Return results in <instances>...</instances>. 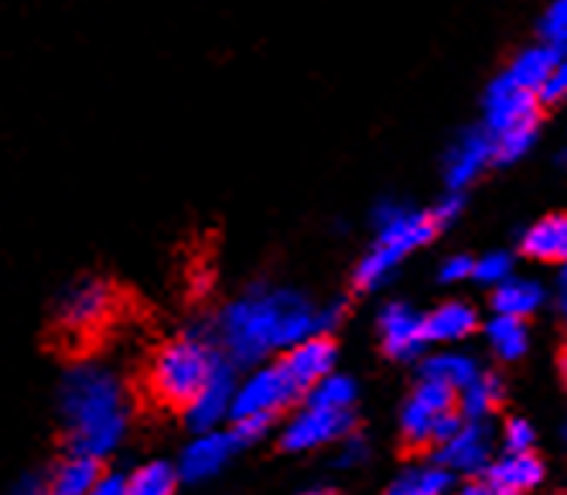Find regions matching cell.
<instances>
[{"label": "cell", "instance_id": "6da1fadb", "mask_svg": "<svg viewBox=\"0 0 567 495\" xmlns=\"http://www.w3.org/2000/svg\"><path fill=\"white\" fill-rule=\"evenodd\" d=\"M318 332H326V314L295 291H254L233 301L219 318V339L239 365L264 359L270 349H291Z\"/></svg>", "mask_w": 567, "mask_h": 495}, {"label": "cell", "instance_id": "7a4b0ae2", "mask_svg": "<svg viewBox=\"0 0 567 495\" xmlns=\"http://www.w3.org/2000/svg\"><path fill=\"white\" fill-rule=\"evenodd\" d=\"M62 414L69 447L100 458L127 431V396L106 369H75L62 386Z\"/></svg>", "mask_w": 567, "mask_h": 495}, {"label": "cell", "instance_id": "3957f363", "mask_svg": "<svg viewBox=\"0 0 567 495\" xmlns=\"http://www.w3.org/2000/svg\"><path fill=\"white\" fill-rule=\"evenodd\" d=\"M373 223H377L380 243H377V250L362 257V264L355 267V283L362 291L380 287L403 264V257L421 250V246L431 243V236L441 229L434 213H414L400 202H380Z\"/></svg>", "mask_w": 567, "mask_h": 495}, {"label": "cell", "instance_id": "277c9868", "mask_svg": "<svg viewBox=\"0 0 567 495\" xmlns=\"http://www.w3.org/2000/svg\"><path fill=\"white\" fill-rule=\"evenodd\" d=\"M216 362H219V352L209 349V342H202L198 336H185V339L161 346L147 365V377H144L151 400L185 414L188 403L213 377Z\"/></svg>", "mask_w": 567, "mask_h": 495}, {"label": "cell", "instance_id": "5b68a950", "mask_svg": "<svg viewBox=\"0 0 567 495\" xmlns=\"http://www.w3.org/2000/svg\"><path fill=\"white\" fill-rule=\"evenodd\" d=\"M120 314V287L103 280V277H86L79 280L72 291L62 298L59 314H55V342L86 352L100 336L106 332V324Z\"/></svg>", "mask_w": 567, "mask_h": 495}, {"label": "cell", "instance_id": "8992f818", "mask_svg": "<svg viewBox=\"0 0 567 495\" xmlns=\"http://www.w3.org/2000/svg\"><path fill=\"white\" fill-rule=\"evenodd\" d=\"M305 390L295 383V377L284 369V362H274L260 373H254L233 396L229 417H247V414H280L284 406H291Z\"/></svg>", "mask_w": 567, "mask_h": 495}, {"label": "cell", "instance_id": "52a82bcc", "mask_svg": "<svg viewBox=\"0 0 567 495\" xmlns=\"http://www.w3.org/2000/svg\"><path fill=\"white\" fill-rule=\"evenodd\" d=\"M485 120H489V134H509L519 127H537L540 120V96L516 86L509 75L496 79L489 93H485Z\"/></svg>", "mask_w": 567, "mask_h": 495}, {"label": "cell", "instance_id": "ba28073f", "mask_svg": "<svg viewBox=\"0 0 567 495\" xmlns=\"http://www.w3.org/2000/svg\"><path fill=\"white\" fill-rule=\"evenodd\" d=\"M352 410H329V406H315L308 403L301 414L284 427L280 447L284 451H311L321 447L336 437H346L352 431Z\"/></svg>", "mask_w": 567, "mask_h": 495}, {"label": "cell", "instance_id": "9c48e42d", "mask_svg": "<svg viewBox=\"0 0 567 495\" xmlns=\"http://www.w3.org/2000/svg\"><path fill=\"white\" fill-rule=\"evenodd\" d=\"M489 455H493L489 424H485V421H465L455 437L437 444L434 462L449 465L452 472H462V475H482L485 468H489Z\"/></svg>", "mask_w": 567, "mask_h": 495}, {"label": "cell", "instance_id": "30bf717a", "mask_svg": "<svg viewBox=\"0 0 567 495\" xmlns=\"http://www.w3.org/2000/svg\"><path fill=\"white\" fill-rule=\"evenodd\" d=\"M380 336H383V349L390 359H400V362H411L424 352L427 346V328H424V318L411 308V305H386L380 311Z\"/></svg>", "mask_w": 567, "mask_h": 495}, {"label": "cell", "instance_id": "8fae6325", "mask_svg": "<svg viewBox=\"0 0 567 495\" xmlns=\"http://www.w3.org/2000/svg\"><path fill=\"white\" fill-rule=\"evenodd\" d=\"M236 396V377L229 362H216L213 377L206 380V386L198 390V396L188 403L185 417L195 431H213L223 417H229V406Z\"/></svg>", "mask_w": 567, "mask_h": 495}, {"label": "cell", "instance_id": "7c38bea8", "mask_svg": "<svg viewBox=\"0 0 567 495\" xmlns=\"http://www.w3.org/2000/svg\"><path fill=\"white\" fill-rule=\"evenodd\" d=\"M236 447H243V444H239V437L233 431H198V437L185 447L178 475L185 482L213 478L236 455Z\"/></svg>", "mask_w": 567, "mask_h": 495}, {"label": "cell", "instance_id": "4fadbf2b", "mask_svg": "<svg viewBox=\"0 0 567 495\" xmlns=\"http://www.w3.org/2000/svg\"><path fill=\"white\" fill-rule=\"evenodd\" d=\"M489 161H496V141H493V134L468 131L465 137L455 141V147L449 151V157H444V182H449L458 192L468 182H475L478 172Z\"/></svg>", "mask_w": 567, "mask_h": 495}, {"label": "cell", "instance_id": "5bb4252c", "mask_svg": "<svg viewBox=\"0 0 567 495\" xmlns=\"http://www.w3.org/2000/svg\"><path fill=\"white\" fill-rule=\"evenodd\" d=\"M280 362L295 377V383L308 393L321 377L336 373V346L318 332V336H308V339L295 342L291 352L284 355Z\"/></svg>", "mask_w": 567, "mask_h": 495}, {"label": "cell", "instance_id": "9a60e30c", "mask_svg": "<svg viewBox=\"0 0 567 495\" xmlns=\"http://www.w3.org/2000/svg\"><path fill=\"white\" fill-rule=\"evenodd\" d=\"M544 482V462L530 451H506V458L485 468V492H499V495H516V492H530Z\"/></svg>", "mask_w": 567, "mask_h": 495}, {"label": "cell", "instance_id": "2e32d148", "mask_svg": "<svg viewBox=\"0 0 567 495\" xmlns=\"http://www.w3.org/2000/svg\"><path fill=\"white\" fill-rule=\"evenodd\" d=\"M475 324H478L475 308L465 301H449L424 318L427 342H462L475 332Z\"/></svg>", "mask_w": 567, "mask_h": 495}, {"label": "cell", "instance_id": "e0dca14e", "mask_svg": "<svg viewBox=\"0 0 567 495\" xmlns=\"http://www.w3.org/2000/svg\"><path fill=\"white\" fill-rule=\"evenodd\" d=\"M523 254L544 264H564L567 260V216H550V219H540L534 229H526Z\"/></svg>", "mask_w": 567, "mask_h": 495}, {"label": "cell", "instance_id": "ac0fdd59", "mask_svg": "<svg viewBox=\"0 0 567 495\" xmlns=\"http://www.w3.org/2000/svg\"><path fill=\"white\" fill-rule=\"evenodd\" d=\"M100 475H103V465H100L96 455H83V451H72V455L52 475V492H59V495L96 492Z\"/></svg>", "mask_w": 567, "mask_h": 495}, {"label": "cell", "instance_id": "d6986e66", "mask_svg": "<svg viewBox=\"0 0 567 495\" xmlns=\"http://www.w3.org/2000/svg\"><path fill=\"white\" fill-rule=\"evenodd\" d=\"M544 305V287L534 280H519L509 277L503 283H496V295H493V308L496 314H513V318H530L534 311H540Z\"/></svg>", "mask_w": 567, "mask_h": 495}, {"label": "cell", "instance_id": "ffe728a7", "mask_svg": "<svg viewBox=\"0 0 567 495\" xmlns=\"http://www.w3.org/2000/svg\"><path fill=\"white\" fill-rule=\"evenodd\" d=\"M560 59V49H554L550 41L547 45H537V49H526L523 55H516V62L509 65V79L516 82V86L530 90V93H540V86L550 79L554 65Z\"/></svg>", "mask_w": 567, "mask_h": 495}, {"label": "cell", "instance_id": "44dd1931", "mask_svg": "<svg viewBox=\"0 0 567 495\" xmlns=\"http://www.w3.org/2000/svg\"><path fill=\"white\" fill-rule=\"evenodd\" d=\"M455 485V472L441 462H431V465H417V468H408L396 482H393V495H441Z\"/></svg>", "mask_w": 567, "mask_h": 495}, {"label": "cell", "instance_id": "7402d4cb", "mask_svg": "<svg viewBox=\"0 0 567 495\" xmlns=\"http://www.w3.org/2000/svg\"><path fill=\"white\" fill-rule=\"evenodd\" d=\"M503 400V383L489 373H478L472 383H465L458 390V406L465 421H485L496 410V403Z\"/></svg>", "mask_w": 567, "mask_h": 495}, {"label": "cell", "instance_id": "603a6c76", "mask_svg": "<svg viewBox=\"0 0 567 495\" xmlns=\"http://www.w3.org/2000/svg\"><path fill=\"white\" fill-rule=\"evenodd\" d=\"M485 336H489V346L499 359L506 362H516L526 346H530V336H526V324L523 318H513V314H499L489 321V328H485Z\"/></svg>", "mask_w": 567, "mask_h": 495}, {"label": "cell", "instance_id": "cb8c5ba5", "mask_svg": "<svg viewBox=\"0 0 567 495\" xmlns=\"http://www.w3.org/2000/svg\"><path fill=\"white\" fill-rule=\"evenodd\" d=\"M421 373H424V377H434V380H444V383H452L455 390H462L465 383H472V380L478 377V365H475V359H468V355L441 352V355L424 359Z\"/></svg>", "mask_w": 567, "mask_h": 495}, {"label": "cell", "instance_id": "d4e9b609", "mask_svg": "<svg viewBox=\"0 0 567 495\" xmlns=\"http://www.w3.org/2000/svg\"><path fill=\"white\" fill-rule=\"evenodd\" d=\"M308 403L315 406H329V410H352L355 403V383L349 377H321L311 390H308Z\"/></svg>", "mask_w": 567, "mask_h": 495}, {"label": "cell", "instance_id": "484cf974", "mask_svg": "<svg viewBox=\"0 0 567 495\" xmlns=\"http://www.w3.org/2000/svg\"><path fill=\"white\" fill-rule=\"evenodd\" d=\"M178 472L168 462H151L131 475V492L134 495H168L178 485Z\"/></svg>", "mask_w": 567, "mask_h": 495}, {"label": "cell", "instance_id": "4316f807", "mask_svg": "<svg viewBox=\"0 0 567 495\" xmlns=\"http://www.w3.org/2000/svg\"><path fill=\"white\" fill-rule=\"evenodd\" d=\"M455 393H458V390H455L452 383L434 380V377H421V383H417V390H414L411 400H417L424 410H431V414L437 417V414H444V410H452Z\"/></svg>", "mask_w": 567, "mask_h": 495}, {"label": "cell", "instance_id": "83f0119b", "mask_svg": "<svg viewBox=\"0 0 567 495\" xmlns=\"http://www.w3.org/2000/svg\"><path fill=\"white\" fill-rule=\"evenodd\" d=\"M400 431H403V441L421 447V444H431V427H434V414L431 410H424L417 400H411L408 406H403V417H400Z\"/></svg>", "mask_w": 567, "mask_h": 495}, {"label": "cell", "instance_id": "f1b7e54d", "mask_svg": "<svg viewBox=\"0 0 567 495\" xmlns=\"http://www.w3.org/2000/svg\"><path fill=\"white\" fill-rule=\"evenodd\" d=\"M493 141H496V161L509 164V161H519L526 151L534 147V141H537V127H519V131L499 134V137H493Z\"/></svg>", "mask_w": 567, "mask_h": 495}, {"label": "cell", "instance_id": "f546056e", "mask_svg": "<svg viewBox=\"0 0 567 495\" xmlns=\"http://www.w3.org/2000/svg\"><path fill=\"white\" fill-rule=\"evenodd\" d=\"M540 34L554 49L567 52V0H554L547 8V14L540 18Z\"/></svg>", "mask_w": 567, "mask_h": 495}, {"label": "cell", "instance_id": "4dcf8cb0", "mask_svg": "<svg viewBox=\"0 0 567 495\" xmlns=\"http://www.w3.org/2000/svg\"><path fill=\"white\" fill-rule=\"evenodd\" d=\"M472 277H475L478 283H485V287H496V283H503V280H509V277H513V260H509V254H485L482 260H475Z\"/></svg>", "mask_w": 567, "mask_h": 495}, {"label": "cell", "instance_id": "1f68e13d", "mask_svg": "<svg viewBox=\"0 0 567 495\" xmlns=\"http://www.w3.org/2000/svg\"><path fill=\"white\" fill-rule=\"evenodd\" d=\"M537 96H540V103H560V100H567V52H560L550 79L544 82Z\"/></svg>", "mask_w": 567, "mask_h": 495}, {"label": "cell", "instance_id": "d6a6232c", "mask_svg": "<svg viewBox=\"0 0 567 495\" xmlns=\"http://www.w3.org/2000/svg\"><path fill=\"white\" fill-rule=\"evenodd\" d=\"M503 444L506 451H534V427L526 421H509L503 431Z\"/></svg>", "mask_w": 567, "mask_h": 495}, {"label": "cell", "instance_id": "836d02e7", "mask_svg": "<svg viewBox=\"0 0 567 495\" xmlns=\"http://www.w3.org/2000/svg\"><path fill=\"white\" fill-rule=\"evenodd\" d=\"M472 270H475V260L472 257H449V260L437 267V277L444 283H458V280L472 277Z\"/></svg>", "mask_w": 567, "mask_h": 495}, {"label": "cell", "instance_id": "e575fe53", "mask_svg": "<svg viewBox=\"0 0 567 495\" xmlns=\"http://www.w3.org/2000/svg\"><path fill=\"white\" fill-rule=\"evenodd\" d=\"M462 424H465V421H462L458 414H452V410H444V414H437V417H434V427H431V441H434V444H441V441L455 437Z\"/></svg>", "mask_w": 567, "mask_h": 495}, {"label": "cell", "instance_id": "d590c367", "mask_svg": "<svg viewBox=\"0 0 567 495\" xmlns=\"http://www.w3.org/2000/svg\"><path fill=\"white\" fill-rule=\"evenodd\" d=\"M362 458H367V441H362V437H352V431H349V434H346V444H342V451H339V465L349 468V465H359Z\"/></svg>", "mask_w": 567, "mask_h": 495}, {"label": "cell", "instance_id": "8d00e7d4", "mask_svg": "<svg viewBox=\"0 0 567 495\" xmlns=\"http://www.w3.org/2000/svg\"><path fill=\"white\" fill-rule=\"evenodd\" d=\"M96 492H100V495H116V492H131V478H124V475H116V472H110V475H100V482H96Z\"/></svg>", "mask_w": 567, "mask_h": 495}, {"label": "cell", "instance_id": "74e56055", "mask_svg": "<svg viewBox=\"0 0 567 495\" xmlns=\"http://www.w3.org/2000/svg\"><path fill=\"white\" fill-rule=\"evenodd\" d=\"M458 213H462V198H458V195H449V198H444V202L437 205V209H434V219H437V226H449Z\"/></svg>", "mask_w": 567, "mask_h": 495}, {"label": "cell", "instance_id": "f35d334b", "mask_svg": "<svg viewBox=\"0 0 567 495\" xmlns=\"http://www.w3.org/2000/svg\"><path fill=\"white\" fill-rule=\"evenodd\" d=\"M560 318L567 321V287H564V295H560Z\"/></svg>", "mask_w": 567, "mask_h": 495}, {"label": "cell", "instance_id": "ab89813d", "mask_svg": "<svg viewBox=\"0 0 567 495\" xmlns=\"http://www.w3.org/2000/svg\"><path fill=\"white\" fill-rule=\"evenodd\" d=\"M560 373H564V377H567V349H564V352H560Z\"/></svg>", "mask_w": 567, "mask_h": 495}, {"label": "cell", "instance_id": "60d3db41", "mask_svg": "<svg viewBox=\"0 0 567 495\" xmlns=\"http://www.w3.org/2000/svg\"><path fill=\"white\" fill-rule=\"evenodd\" d=\"M560 287H567V260H564V270H560Z\"/></svg>", "mask_w": 567, "mask_h": 495}, {"label": "cell", "instance_id": "b9f144b4", "mask_svg": "<svg viewBox=\"0 0 567 495\" xmlns=\"http://www.w3.org/2000/svg\"><path fill=\"white\" fill-rule=\"evenodd\" d=\"M564 434H567V431H564Z\"/></svg>", "mask_w": 567, "mask_h": 495}]
</instances>
